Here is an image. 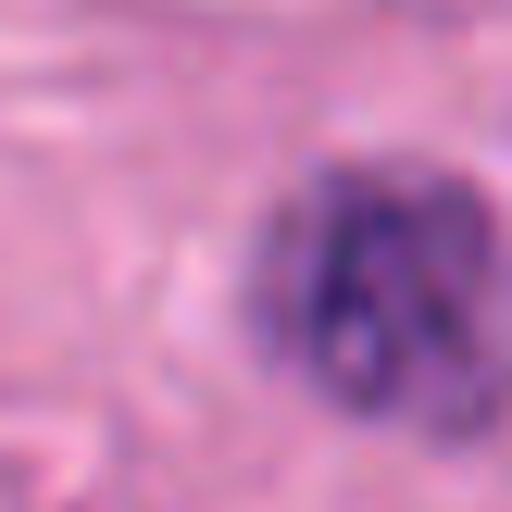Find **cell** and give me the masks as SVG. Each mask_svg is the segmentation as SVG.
<instances>
[{
  "mask_svg": "<svg viewBox=\"0 0 512 512\" xmlns=\"http://www.w3.org/2000/svg\"><path fill=\"white\" fill-rule=\"evenodd\" d=\"M275 338L325 400L375 425H488L512 388V238L450 175H338L275 238Z\"/></svg>",
  "mask_w": 512,
  "mask_h": 512,
  "instance_id": "1",
  "label": "cell"
}]
</instances>
